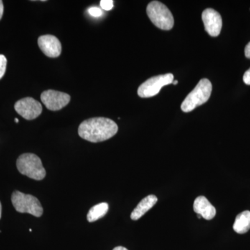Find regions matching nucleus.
<instances>
[{
	"label": "nucleus",
	"mask_w": 250,
	"mask_h": 250,
	"mask_svg": "<svg viewBox=\"0 0 250 250\" xmlns=\"http://www.w3.org/2000/svg\"><path fill=\"white\" fill-rule=\"evenodd\" d=\"M118 130V125L112 120L93 118L81 123L78 133L82 139L91 143H99L111 139L117 134Z\"/></svg>",
	"instance_id": "obj_1"
},
{
	"label": "nucleus",
	"mask_w": 250,
	"mask_h": 250,
	"mask_svg": "<svg viewBox=\"0 0 250 250\" xmlns=\"http://www.w3.org/2000/svg\"><path fill=\"white\" fill-rule=\"evenodd\" d=\"M18 171L23 175L36 181L42 180L46 171L40 158L32 153H25L18 157L16 161Z\"/></svg>",
	"instance_id": "obj_2"
},
{
	"label": "nucleus",
	"mask_w": 250,
	"mask_h": 250,
	"mask_svg": "<svg viewBox=\"0 0 250 250\" xmlns=\"http://www.w3.org/2000/svg\"><path fill=\"white\" fill-rule=\"evenodd\" d=\"M211 92L212 84L210 81L207 79H202L184 100L181 108L185 113L193 111L197 106L208 101Z\"/></svg>",
	"instance_id": "obj_3"
},
{
	"label": "nucleus",
	"mask_w": 250,
	"mask_h": 250,
	"mask_svg": "<svg viewBox=\"0 0 250 250\" xmlns=\"http://www.w3.org/2000/svg\"><path fill=\"white\" fill-rule=\"evenodd\" d=\"M147 14L153 24L163 30H170L174 26L172 13L165 4L153 1L147 5Z\"/></svg>",
	"instance_id": "obj_4"
},
{
	"label": "nucleus",
	"mask_w": 250,
	"mask_h": 250,
	"mask_svg": "<svg viewBox=\"0 0 250 250\" xmlns=\"http://www.w3.org/2000/svg\"><path fill=\"white\" fill-rule=\"evenodd\" d=\"M15 209L19 213H27L39 218L43 213L40 201L36 197L16 190L11 195Z\"/></svg>",
	"instance_id": "obj_5"
},
{
	"label": "nucleus",
	"mask_w": 250,
	"mask_h": 250,
	"mask_svg": "<svg viewBox=\"0 0 250 250\" xmlns=\"http://www.w3.org/2000/svg\"><path fill=\"white\" fill-rule=\"evenodd\" d=\"M173 81L174 76L171 73L151 77L140 85L138 95L142 98H152L157 95L163 87L171 84Z\"/></svg>",
	"instance_id": "obj_6"
},
{
	"label": "nucleus",
	"mask_w": 250,
	"mask_h": 250,
	"mask_svg": "<svg viewBox=\"0 0 250 250\" xmlns=\"http://www.w3.org/2000/svg\"><path fill=\"white\" fill-rule=\"evenodd\" d=\"M41 99L46 108L50 111H59L62 109L66 106L70 101V96L68 94L54 90L42 92Z\"/></svg>",
	"instance_id": "obj_7"
},
{
	"label": "nucleus",
	"mask_w": 250,
	"mask_h": 250,
	"mask_svg": "<svg viewBox=\"0 0 250 250\" xmlns=\"http://www.w3.org/2000/svg\"><path fill=\"white\" fill-rule=\"evenodd\" d=\"M15 110L24 119L31 121L40 116L42 107L41 104L34 98H25L16 103Z\"/></svg>",
	"instance_id": "obj_8"
},
{
	"label": "nucleus",
	"mask_w": 250,
	"mask_h": 250,
	"mask_svg": "<svg viewBox=\"0 0 250 250\" xmlns=\"http://www.w3.org/2000/svg\"><path fill=\"white\" fill-rule=\"evenodd\" d=\"M202 18L205 30L210 36L216 37L220 35L223 27V19L218 12L213 9H205L202 13Z\"/></svg>",
	"instance_id": "obj_9"
},
{
	"label": "nucleus",
	"mask_w": 250,
	"mask_h": 250,
	"mask_svg": "<svg viewBox=\"0 0 250 250\" xmlns=\"http://www.w3.org/2000/svg\"><path fill=\"white\" fill-rule=\"evenodd\" d=\"M38 45L42 52L50 58H57L62 53L60 41L52 35L41 36L38 39Z\"/></svg>",
	"instance_id": "obj_10"
},
{
	"label": "nucleus",
	"mask_w": 250,
	"mask_h": 250,
	"mask_svg": "<svg viewBox=\"0 0 250 250\" xmlns=\"http://www.w3.org/2000/svg\"><path fill=\"white\" fill-rule=\"evenodd\" d=\"M193 210L197 215H200L207 220H212L216 214V210L210 202L204 196L195 199L193 204Z\"/></svg>",
	"instance_id": "obj_11"
},
{
	"label": "nucleus",
	"mask_w": 250,
	"mask_h": 250,
	"mask_svg": "<svg viewBox=\"0 0 250 250\" xmlns=\"http://www.w3.org/2000/svg\"><path fill=\"white\" fill-rule=\"evenodd\" d=\"M158 201L157 197L154 195H149L148 196L143 198L141 202H139L137 207L134 208L131 214V220H138L143 216L148 210L156 205Z\"/></svg>",
	"instance_id": "obj_12"
},
{
	"label": "nucleus",
	"mask_w": 250,
	"mask_h": 250,
	"mask_svg": "<svg viewBox=\"0 0 250 250\" xmlns=\"http://www.w3.org/2000/svg\"><path fill=\"white\" fill-rule=\"evenodd\" d=\"M236 233L243 234L250 229V211L245 210L237 215L233 226Z\"/></svg>",
	"instance_id": "obj_13"
},
{
	"label": "nucleus",
	"mask_w": 250,
	"mask_h": 250,
	"mask_svg": "<svg viewBox=\"0 0 250 250\" xmlns=\"http://www.w3.org/2000/svg\"><path fill=\"white\" fill-rule=\"evenodd\" d=\"M108 205L106 202L98 204L90 208L87 214V220L89 223H93L103 218L107 213Z\"/></svg>",
	"instance_id": "obj_14"
},
{
	"label": "nucleus",
	"mask_w": 250,
	"mask_h": 250,
	"mask_svg": "<svg viewBox=\"0 0 250 250\" xmlns=\"http://www.w3.org/2000/svg\"><path fill=\"white\" fill-rule=\"evenodd\" d=\"M6 63H7V61L5 56L0 54V80L2 78L6 72Z\"/></svg>",
	"instance_id": "obj_15"
},
{
	"label": "nucleus",
	"mask_w": 250,
	"mask_h": 250,
	"mask_svg": "<svg viewBox=\"0 0 250 250\" xmlns=\"http://www.w3.org/2000/svg\"><path fill=\"white\" fill-rule=\"evenodd\" d=\"M100 6H101L102 9L106 10V11H110L113 9V0H101Z\"/></svg>",
	"instance_id": "obj_16"
},
{
	"label": "nucleus",
	"mask_w": 250,
	"mask_h": 250,
	"mask_svg": "<svg viewBox=\"0 0 250 250\" xmlns=\"http://www.w3.org/2000/svg\"><path fill=\"white\" fill-rule=\"evenodd\" d=\"M88 13L93 17H100L103 14L101 9L97 7H92L88 10Z\"/></svg>",
	"instance_id": "obj_17"
},
{
	"label": "nucleus",
	"mask_w": 250,
	"mask_h": 250,
	"mask_svg": "<svg viewBox=\"0 0 250 250\" xmlns=\"http://www.w3.org/2000/svg\"><path fill=\"white\" fill-rule=\"evenodd\" d=\"M243 82L247 85H250V68L248 69L243 75Z\"/></svg>",
	"instance_id": "obj_18"
},
{
	"label": "nucleus",
	"mask_w": 250,
	"mask_h": 250,
	"mask_svg": "<svg viewBox=\"0 0 250 250\" xmlns=\"http://www.w3.org/2000/svg\"><path fill=\"white\" fill-rule=\"evenodd\" d=\"M245 55H246L247 58L250 59V42L245 48Z\"/></svg>",
	"instance_id": "obj_19"
},
{
	"label": "nucleus",
	"mask_w": 250,
	"mask_h": 250,
	"mask_svg": "<svg viewBox=\"0 0 250 250\" xmlns=\"http://www.w3.org/2000/svg\"><path fill=\"white\" fill-rule=\"evenodd\" d=\"M3 13H4V4H3L2 1L0 0V20L2 17Z\"/></svg>",
	"instance_id": "obj_20"
},
{
	"label": "nucleus",
	"mask_w": 250,
	"mask_h": 250,
	"mask_svg": "<svg viewBox=\"0 0 250 250\" xmlns=\"http://www.w3.org/2000/svg\"><path fill=\"white\" fill-rule=\"evenodd\" d=\"M113 250H128L126 248H124L123 246H118L115 248Z\"/></svg>",
	"instance_id": "obj_21"
},
{
	"label": "nucleus",
	"mask_w": 250,
	"mask_h": 250,
	"mask_svg": "<svg viewBox=\"0 0 250 250\" xmlns=\"http://www.w3.org/2000/svg\"><path fill=\"white\" fill-rule=\"evenodd\" d=\"M1 202H0V219H1Z\"/></svg>",
	"instance_id": "obj_22"
},
{
	"label": "nucleus",
	"mask_w": 250,
	"mask_h": 250,
	"mask_svg": "<svg viewBox=\"0 0 250 250\" xmlns=\"http://www.w3.org/2000/svg\"><path fill=\"white\" fill-rule=\"evenodd\" d=\"M172 83H173L174 85L177 84L178 83V82L177 81H173V82H172Z\"/></svg>",
	"instance_id": "obj_23"
},
{
	"label": "nucleus",
	"mask_w": 250,
	"mask_h": 250,
	"mask_svg": "<svg viewBox=\"0 0 250 250\" xmlns=\"http://www.w3.org/2000/svg\"><path fill=\"white\" fill-rule=\"evenodd\" d=\"M15 122H16V123H18L19 121H18V118H16V119H15Z\"/></svg>",
	"instance_id": "obj_24"
},
{
	"label": "nucleus",
	"mask_w": 250,
	"mask_h": 250,
	"mask_svg": "<svg viewBox=\"0 0 250 250\" xmlns=\"http://www.w3.org/2000/svg\"><path fill=\"white\" fill-rule=\"evenodd\" d=\"M197 218H202V217L201 216V215H197Z\"/></svg>",
	"instance_id": "obj_25"
}]
</instances>
